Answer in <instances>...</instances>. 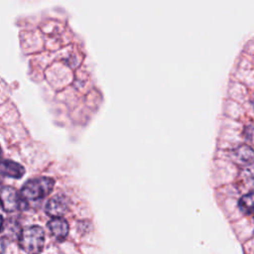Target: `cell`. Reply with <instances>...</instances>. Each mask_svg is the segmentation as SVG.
I'll return each mask as SVG.
<instances>
[{
  "instance_id": "6da1fadb",
  "label": "cell",
  "mask_w": 254,
  "mask_h": 254,
  "mask_svg": "<svg viewBox=\"0 0 254 254\" xmlns=\"http://www.w3.org/2000/svg\"><path fill=\"white\" fill-rule=\"evenodd\" d=\"M55 181L52 178L41 177L29 180L21 190L22 197L27 201H37L46 197L54 189Z\"/></svg>"
},
{
  "instance_id": "7a4b0ae2",
  "label": "cell",
  "mask_w": 254,
  "mask_h": 254,
  "mask_svg": "<svg viewBox=\"0 0 254 254\" xmlns=\"http://www.w3.org/2000/svg\"><path fill=\"white\" fill-rule=\"evenodd\" d=\"M20 247L28 254H40L45 245V231L38 225L24 228L19 237Z\"/></svg>"
},
{
  "instance_id": "3957f363",
  "label": "cell",
  "mask_w": 254,
  "mask_h": 254,
  "mask_svg": "<svg viewBox=\"0 0 254 254\" xmlns=\"http://www.w3.org/2000/svg\"><path fill=\"white\" fill-rule=\"evenodd\" d=\"M68 203L66 196L55 195L48 201L46 211L52 217H63L68 209Z\"/></svg>"
},
{
  "instance_id": "277c9868",
  "label": "cell",
  "mask_w": 254,
  "mask_h": 254,
  "mask_svg": "<svg viewBox=\"0 0 254 254\" xmlns=\"http://www.w3.org/2000/svg\"><path fill=\"white\" fill-rule=\"evenodd\" d=\"M2 207L5 211H15L21 204V198L17 190L12 187H4L1 190Z\"/></svg>"
},
{
  "instance_id": "5b68a950",
  "label": "cell",
  "mask_w": 254,
  "mask_h": 254,
  "mask_svg": "<svg viewBox=\"0 0 254 254\" xmlns=\"http://www.w3.org/2000/svg\"><path fill=\"white\" fill-rule=\"evenodd\" d=\"M231 159L236 165L244 168L254 163V150L248 145H240L232 151Z\"/></svg>"
},
{
  "instance_id": "8992f818",
  "label": "cell",
  "mask_w": 254,
  "mask_h": 254,
  "mask_svg": "<svg viewBox=\"0 0 254 254\" xmlns=\"http://www.w3.org/2000/svg\"><path fill=\"white\" fill-rule=\"evenodd\" d=\"M51 234L59 241L64 240L68 234V223L63 217H53L48 223Z\"/></svg>"
},
{
  "instance_id": "52a82bcc",
  "label": "cell",
  "mask_w": 254,
  "mask_h": 254,
  "mask_svg": "<svg viewBox=\"0 0 254 254\" xmlns=\"http://www.w3.org/2000/svg\"><path fill=\"white\" fill-rule=\"evenodd\" d=\"M1 171H2L3 175L12 177L15 179L21 178L25 173V170L21 165H19L18 163H15L13 161H10V160L3 161L2 166H1Z\"/></svg>"
},
{
  "instance_id": "ba28073f",
  "label": "cell",
  "mask_w": 254,
  "mask_h": 254,
  "mask_svg": "<svg viewBox=\"0 0 254 254\" xmlns=\"http://www.w3.org/2000/svg\"><path fill=\"white\" fill-rule=\"evenodd\" d=\"M238 206L242 212L245 214H250L254 212V191L246 193L239 198Z\"/></svg>"
},
{
  "instance_id": "9c48e42d",
  "label": "cell",
  "mask_w": 254,
  "mask_h": 254,
  "mask_svg": "<svg viewBox=\"0 0 254 254\" xmlns=\"http://www.w3.org/2000/svg\"><path fill=\"white\" fill-rule=\"evenodd\" d=\"M242 177L246 181L247 184H253L254 183V163L243 168Z\"/></svg>"
},
{
  "instance_id": "30bf717a",
  "label": "cell",
  "mask_w": 254,
  "mask_h": 254,
  "mask_svg": "<svg viewBox=\"0 0 254 254\" xmlns=\"http://www.w3.org/2000/svg\"><path fill=\"white\" fill-rule=\"evenodd\" d=\"M243 134L246 141L254 145V122L249 123L248 125L245 126Z\"/></svg>"
}]
</instances>
